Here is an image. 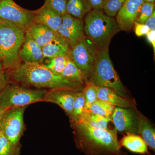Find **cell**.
Masks as SVG:
<instances>
[{
	"label": "cell",
	"mask_w": 155,
	"mask_h": 155,
	"mask_svg": "<svg viewBox=\"0 0 155 155\" xmlns=\"http://www.w3.org/2000/svg\"><path fill=\"white\" fill-rule=\"evenodd\" d=\"M78 91H80L69 88L50 90L45 95L43 101L58 105L70 117L72 115L73 103Z\"/></svg>",
	"instance_id": "obj_13"
},
{
	"label": "cell",
	"mask_w": 155,
	"mask_h": 155,
	"mask_svg": "<svg viewBox=\"0 0 155 155\" xmlns=\"http://www.w3.org/2000/svg\"><path fill=\"white\" fill-rule=\"evenodd\" d=\"M147 39L149 42L152 45L154 53H155V30L150 31L146 35Z\"/></svg>",
	"instance_id": "obj_36"
},
{
	"label": "cell",
	"mask_w": 155,
	"mask_h": 155,
	"mask_svg": "<svg viewBox=\"0 0 155 155\" xmlns=\"http://www.w3.org/2000/svg\"><path fill=\"white\" fill-rule=\"evenodd\" d=\"M20 145L13 144L5 136L0 137V155H19Z\"/></svg>",
	"instance_id": "obj_28"
},
{
	"label": "cell",
	"mask_w": 155,
	"mask_h": 155,
	"mask_svg": "<svg viewBox=\"0 0 155 155\" xmlns=\"http://www.w3.org/2000/svg\"><path fill=\"white\" fill-rule=\"evenodd\" d=\"M155 11V3L144 2L142 6L135 22L145 24L149 17Z\"/></svg>",
	"instance_id": "obj_30"
},
{
	"label": "cell",
	"mask_w": 155,
	"mask_h": 155,
	"mask_svg": "<svg viewBox=\"0 0 155 155\" xmlns=\"http://www.w3.org/2000/svg\"><path fill=\"white\" fill-rule=\"evenodd\" d=\"M26 107L11 108L0 117V130L12 143L19 145L24 129L23 115Z\"/></svg>",
	"instance_id": "obj_8"
},
{
	"label": "cell",
	"mask_w": 155,
	"mask_h": 155,
	"mask_svg": "<svg viewBox=\"0 0 155 155\" xmlns=\"http://www.w3.org/2000/svg\"><path fill=\"white\" fill-rule=\"evenodd\" d=\"M111 121H112L111 119L94 114L89 110L85 109L79 122H82L95 128L106 129H108V123Z\"/></svg>",
	"instance_id": "obj_22"
},
{
	"label": "cell",
	"mask_w": 155,
	"mask_h": 155,
	"mask_svg": "<svg viewBox=\"0 0 155 155\" xmlns=\"http://www.w3.org/2000/svg\"><path fill=\"white\" fill-rule=\"evenodd\" d=\"M67 80L84 85L87 81L86 78L77 66L69 58L66 66L61 74Z\"/></svg>",
	"instance_id": "obj_23"
},
{
	"label": "cell",
	"mask_w": 155,
	"mask_h": 155,
	"mask_svg": "<svg viewBox=\"0 0 155 155\" xmlns=\"http://www.w3.org/2000/svg\"><path fill=\"white\" fill-rule=\"evenodd\" d=\"M139 111L130 108L115 107L111 119L115 129L120 133L139 134Z\"/></svg>",
	"instance_id": "obj_10"
},
{
	"label": "cell",
	"mask_w": 155,
	"mask_h": 155,
	"mask_svg": "<svg viewBox=\"0 0 155 155\" xmlns=\"http://www.w3.org/2000/svg\"><path fill=\"white\" fill-rule=\"evenodd\" d=\"M25 31L0 19V61L4 70H14L21 64L19 52L25 41Z\"/></svg>",
	"instance_id": "obj_4"
},
{
	"label": "cell",
	"mask_w": 155,
	"mask_h": 155,
	"mask_svg": "<svg viewBox=\"0 0 155 155\" xmlns=\"http://www.w3.org/2000/svg\"><path fill=\"white\" fill-rule=\"evenodd\" d=\"M11 77L18 83L39 88H69L81 91L84 85L56 75L42 64H21L17 68L11 70Z\"/></svg>",
	"instance_id": "obj_2"
},
{
	"label": "cell",
	"mask_w": 155,
	"mask_h": 155,
	"mask_svg": "<svg viewBox=\"0 0 155 155\" xmlns=\"http://www.w3.org/2000/svg\"><path fill=\"white\" fill-rule=\"evenodd\" d=\"M9 76L5 70L0 71V93L9 83Z\"/></svg>",
	"instance_id": "obj_33"
},
{
	"label": "cell",
	"mask_w": 155,
	"mask_h": 155,
	"mask_svg": "<svg viewBox=\"0 0 155 155\" xmlns=\"http://www.w3.org/2000/svg\"><path fill=\"white\" fill-rule=\"evenodd\" d=\"M143 0H126L116 16L120 30L130 31L138 17Z\"/></svg>",
	"instance_id": "obj_12"
},
{
	"label": "cell",
	"mask_w": 155,
	"mask_h": 155,
	"mask_svg": "<svg viewBox=\"0 0 155 155\" xmlns=\"http://www.w3.org/2000/svg\"><path fill=\"white\" fill-rule=\"evenodd\" d=\"M108 49L99 50L87 81L97 87H107L119 95L126 97V88L114 69Z\"/></svg>",
	"instance_id": "obj_5"
},
{
	"label": "cell",
	"mask_w": 155,
	"mask_h": 155,
	"mask_svg": "<svg viewBox=\"0 0 155 155\" xmlns=\"http://www.w3.org/2000/svg\"><path fill=\"white\" fill-rule=\"evenodd\" d=\"M134 32L136 35L138 37L146 35L150 31L148 27L145 24L135 22L134 24Z\"/></svg>",
	"instance_id": "obj_32"
},
{
	"label": "cell",
	"mask_w": 155,
	"mask_h": 155,
	"mask_svg": "<svg viewBox=\"0 0 155 155\" xmlns=\"http://www.w3.org/2000/svg\"><path fill=\"white\" fill-rule=\"evenodd\" d=\"M82 92L85 102V109L89 110L91 105L98 99L97 87L87 81L82 89Z\"/></svg>",
	"instance_id": "obj_26"
},
{
	"label": "cell",
	"mask_w": 155,
	"mask_h": 155,
	"mask_svg": "<svg viewBox=\"0 0 155 155\" xmlns=\"http://www.w3.org/2000/svg\"><path fill=\"white\" fill-rule=\"evenodd\" d=\"M69 58L66 56H59L50 59L47 64H42L53 73L61 75Z\"/></svg>",
	"instance_id": "obj_27"
},
{
	"label": "cell",
	"mask_w": 155,
	"mask_h": 155,
	"mask_svg": "<svg viewBox=\"0 0 155 155\" xmlns=\"http://www.w3.org/2000/svg\"><path fill=\"white\" fill-rule=\"evenodd\" d=\"M115 107L116 106L114 105L98 99L91 105L88 110L94 114L111 119Z\"/></svg>",
	"instance_id": "obj_24"
},
{
	"label": "cell",
	"mask_w": 155,
	"mask_h": 155,
	"mask_svg": "<svg viewBox=\"0 0 155 155\" xmlns=\"http://www.w3.org/2000/svg\"><path fill=\"white\" fill-rule=\"evenodd\" d=\"M104 0H87L91 7L92 10L101 11L102 10L103 2Z\"/></svg>",
	"instance_id": "obj_34"
},
{
	"label": "cell",
	"mask_w": 155,
	"mask_h": 155,
	"mask_svg": "<svg viewBox=\"0 0 155 155\" xmlns=\"http://www.w3.org/2000/svg\"><path fill=\"white\" fill-rule=\"evenodd\" d=\"M99 51V50L94 44L85 36L71 49L69 58L80 69L87 81L96 61Z\"/></svg>",
	"instance_id": "obj_7"
},
{
	"label": "cell",
	"mask_w": 155,
	"mask_h": 155,
	"mask_svg": "<svg viewBox=\"0 0 155 155\" xmlns=\"http://www.w3.org/2000/svg\"><path fill=\"white\" fill-rule=\"evenodd\" d=\"M85 109V102L81 90L78 92L73 103L72 115L69 117L72 123L80 121Z\"/></svg>",
	"instance_id": "obj_25"
},
{
	"label": "cell",
	"mask_w": 155,
	"mask_h": 155,
	"mask_svg": "<svg viewBox=\"0 0 155 155\" xmlns=\"http://www.w3.org/2000/svg\"><path fill=\"white\" fill-rule=\"evenodd\" d=\"M3 135L2 133V131L0 130V137H2V136Z\"/></svg>",
	"instance_id": "obj_40"
},
{
	"label": "cell",
	"mask_w": 155,
	"mask_h": 155,
	"mask_svg": "<svg viewBox=\"0 0 155 155\" xmlns=\"http://www.w3.org/2000/svg\"><path fill=\"white\" fill-rule=\"evenodd\" d=\"M0 19L27 30L34 22L33 11L23 8L13 0L0 1Z\"/></svg>",
	"instance_id": "obj_9"
},
{
	"label": "cell",
	"mask_w": 155,
	"mask_h": 155,
	"mask_svg": "<svg viewBox=\"0 0 155 155\" xmlns=\"http://www.w3.org/2000/svg\"><path fill=\"white\" fill-rule=\"evenodd\" d=\"M97 90L99 99L107 102L118 107L137 109L135 102L134 100L121 96L110 89L97 87Z\"/></svg>",
	"instance_id": "obj_17"
},
{
	"label": "cell",
	"mask_w": 155,
	"mask_h": 155,
	"mask_svg": "<svg viewBox=\"0 0 155 155\" xmlns=\"http://www.w3.org/2000/svg\"><path fill=\"white\" fill-rule=\"evenodd\" d=\"M6 110H5L3 109L2 105H1V103H0V117H1V116L2 115L3 113Z\"/></svg>",
	"instance_id": "obj_37"
},
{
	"label": "cell",
	"mask_w": 155,
	"mask_h": 155,
	"mask_svg": "<svg viewBox=\"0 0 155 155\" xmlns=\"http://www.w3.org/2000/svg\"><path fill=\"white\" fill-rule=\"evenodd\" d=\"M119 143L121 146L124 147L131 152L140 154L148 153L146 143L142 137L137 134H127L123 137Z\"/></svg>",
	"instance_id": "obj_19"
},
{
	"label": "cell",
	"mask_w": 155,
	"mask_h": 155,
	"mask_svg": "<svg viewBox=\"0 0 155 155\" xmlns=\"http://www.w3.org/2000/svg\"><path fill=\"white\" fill-rule=\"evenodd\" d=\"M66 10L72 17L84 20L92 9L87 0H68Z\"/></svg>",
	"instance_id": "obj_21"
},
{
	"label": "cell",
	"mask_w": 155,
	"mask_h": 155,
	"mask_svg": "<svg viewBox=\"0 0 155 155\" xmlns=\"http://www.w3.org/2000/svg\"><path fill=\"white\" fill-rule=\"evenodd\" d=\"M4 70V69H3V67L2 66V63H1V61H0V71H3Z\"/></svg>",
	"instance_id": "obj_39"
},
{
	"label": "cell",
	"mask_w": 155,
	"mask_h": 155,
	"mask_svg": "<svg viewBox=\"0 0 155 155\" xmlns=\"http://www.w3.org/2000/svg\"><path fill=\"white\" fill-rule=\"evenodd\" d=\"M21 61L28 64H42L44 60L42 48L34 40L27 31L24 43L19 52Z\"/></svg>",
	"instance_id": "obj_14"
},
{
	"label": "cell",
	"mask_w": 155,
	"mask_h": 155,
	"mask_svg": "<svg viewBox=\"0 0 155 155\" xmlns=\"http://www.w3.org/2000/svg\"><path fill=\"white\" fill-rule=\"evenodd\" d=\"M67 2L68 0H45L44 5L63 15L67 13Z\"/></svg>",
	"instance_id": "obj_31"
},
{
	"label": "cell",
	"mask_w": 155,
	"mask_h": 155,
	"mask_svg": "<svg viewBox=\"0 0 155 155\" xmlns=\"http://www.w3.org/2000/svg\"><path fill=\"white\" fill-rule=\"evenodd\" d=\"M48 91L26 88L16 84L9 83L0 93V103L5 110L14 107L43 101Z\"/></svg>",
	"instance_id": "obj_6"
},
{
	"label": "cell",
	"mask_w": 155,
	"mask_h": 155,
	"mask_svg": "<svg viewBox=\"0 0 155 155\" xmlns=\"http://www.w3.org/2000/svg\"><path fill=\"white\" fill-rule=\"evenodd\" d=\"M2 1V0H0V1Z\"/></svg>",
	"instance_id": "obj_41"
},
{
	"label": "cell",
	"mask_w": 155,
	"mask_h": 155,
	"mask_svg": "<svg viewBox=\"0 0 155 155\" xmlns=\"http://www.w3.org/2000/svg\"><path fill=\"white\" fill-rule=\"evenodd\" d=\"M42 48L44 59H50L59 56L69 58L71 48L63 39L57 40L45 45Z\"/></svg>",
	"instance_id": "obj_18"
},
{
	"label": "cell",
	"mask_w": 155,
	"mask_h": 155,
	"mask_svg": "<svg viewBox=\"0 0 155 155\" xmlns=\"http://www.w3.org/2000/svg\"><path fill=\"white\" fill-rule=\"evenodd\" d=\"M72 124L76 147L86 155H127L118 141L116 129L95 128L81 122Z\"/></svg>",
	"instance_id": "obj_1"
},
{
	"label": "cell",
	"mask_w": 155,
	"mask_h": 155,
	"mask_svg": "<svg viewBox=\"0 0 155 155\" xmlns=\"http://www.w3.org/2000/svg\"><path fill=\"white\" fill-rule=\"evenodd\" d=\"M126 0H104L102 10L110 17H116Z\"/></svg>",
	"instance_id": "obj_29"
},
{
	"label": "cell",
	"mask_w": 155,
	"mask_h": 155,
	"mask_svg": "<svg viewBox=\"0 0 155 155\" xmlns=\"http://www.w3.org/2000/svg\"><path fill=\"white\" fill-rule=\"evenodd\" d=\"M120 31L116 19L103 10H91L84 19V35L99 50L108 49L111 40Z\"/></svg>",
	"instance_id": "obj_3"
},
{
	"label": "cell",
	"mask_w": 155,
	"mask_h": 155,
	"mask_svg": "<svg viewBox=\"0 0 155 155\" xmlns=\"http://www.w3.org/2000/svg\"><path fill=\"white\" fill-rule=\"evenodd\" d=\"M57 33L72 48L84 35V20L66 13L62 15V22Z\"/></svg>",
	"instance_id": "obj_11"
},
{
	"label": "cell",
	"mask_w": 155,
	"mask_h": 155,
	"mask_svg": "<svg viewBox=\"0 0 155 155\" xmlns=\"http://www.w3.org/2000/svg\"><path fill=\"white\" fill-rule=\"evenodd\" d=\"M144 2L155 3V0H143Z\"/></svg>",
	"instance_id": "obj_38"
},
{
	"label": "cell",
	"mask_w": 155,
	"mask_h": 155,
	"mask_svg": "<svg viewBox=\"0 0 155 155\" xmlns=\"http://www.w3.org/2000/svg\"><path fill=\"white\" fill-rule=\"evenodd\" d=\"M148 27L150 31L154 30L155 28V11H154L150 17H149L145 24Z\"/></svg>",
	"instance_id": "obj_35"
},
{
	"label": "cell",
	"mask_w": 155,
	"mask_h": 155,
	"mask_svg": "<svg viewBox=\"0 0 155 155\" xmlns=\"http://www.w3.org/2000/svg\"><path fill=\"white\" fill-rule=\"evenodd\" d=\"M26 31L41 48L51 42L63 39L57 32L42 24L34 23Z\"/></svg>",
	"instance_id": "obj_16"
},
{
	"label": "cell",
	"mask_w": 155,
	"mask_h": 155,
	"mask_svg": "<svg viewBox=\"0 0 155 155\" xmlns=\"http://www.w3.org/2000/svg\"><path fill=\"white\" fill-rule=\"evenodd\" d=\"M34 22L47 26L57 32L62 22V15L44 5L33 11Z\"/></svg>",
	"instance_id": "obj_15"
},
{
	"label": "cell",
	"mask_w": 155,
	"mask_h": 155,
	"mask_svg": "<svg viewBox=\"0 0 155 155\" xmlns=\"http://www.w3.org/2000/svg\"><path fill=\"white\" fill-rule=\"evenodd\" d=\"M138 130L139 134L141 135L147 146L155 152V128L150 120L140 112H139Z\"/></svg>",
	"instance_id": "obj_20"
}]
</instances>
